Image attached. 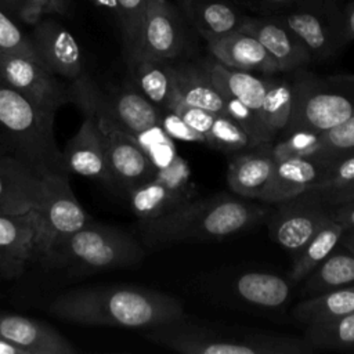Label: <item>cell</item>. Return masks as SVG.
Masks as SVG:
<instances>
[{
    "label": "cell",
    "mask_w": 354,
    "mask_h": 354,
    "mask_svg": "<svg viewBox=\"0 0 354 354\" xmlns=\"http://www.w3.org/2000/svg\"><path fill=\"white\" fill-rule=\"evenodd\" d=\"M36 221V210L0 214V278H17L35 263Z\"/></svg>",
    "instance_id": "obj_16"
},
{
    "label": "cell",
    "mask_w": 354,
    "mask_h": 354,
    "mask_svg": "<svg viewBox=\"0 0 354 354\" xmlns=\"http://www.w3.org/2000/svg\"><path fill=\"white\" fill-rule=\"evenodd\" d=\"M0 53L24 55L40 62L30 36H26L3 10H0Z\"/></svg>",
    "instance_id": "obj_40"
},
{
    "label": "cell",
    "mask_w": 354,
    "mask_h": 354,
    "mask_svg": "<svg viewBox=\"0 0 354 354\" xmlns=\"http://www.w3.org/2000/svg\"><path fill=\"white\" fill-rule=\"evenodd\" d=\"M94 6H97L98 8L102 10H108V11H113L116 10V0H91Z\"/></svg>",
    "instance_id": "obj_51"
},
{
    "label": "cell",
    "mask_w": 354,
    "mask_h": 354,
    "mask_svg": "<svg viewBox=\"0 0 354 354\" xmlns=\"http://www.w3.org/2000/svg\"><path fill=\"white\" fill-rule=\"evenodd\" d=\"M137 140L155 165L156 170L166 167L177 156L171 137L162 129L160 124L138 134Z\"/></svg>",
    "instance_id": "obj_39"
},
{
    "label": "cell",
    "mask_w": 354,
    "mask_h": 354,
    "mask_svg": "<svg viewBox=\"0 0 354 354\" xmlns=\"http://www.w3.org/2000/svg\"><path fill=\"white\" fill-rule=\"evenodd\" d=\"M329 82L340 84H353L354 86V73H336L326 77Z\"/></svg>",
    "instance_id": "obj_50"
},
{
    "label": "cell",
    "mask_w": 354,
    "mask_h": 354,
    "mask_svg": "<svg viewBox=\"0 0 354 354\" xmlns=\"http://www.w3.org/2000/svg\"><path fill=\"white\" fill-rule=\"evenodd\" d=\"M274 166L271 144L254 147L253 151L243 152L231 160L227 184L238 196L261 199L270 185Z\"/></svg>",
    "instance_id": "obj_21"
},
{
    "label": "cell",
    "mask_w": 354,
    "mask_h": 354,
    "mask_svg": "<svg viewBox=\"0 0 354 354\" xmlns=\"http://www.w3.org/2000/svg\"><path fill=\"white\" fill-rule=\"evenodd\" d=\"M130 207L140 220L159 217L189 201L181 192L170 188L158 178H151L129 191Z\"/></svg>",
    "instance_id": "obj_28"
},
{
    "label": "cell",
    "mask_w": 354,
    "mask_h": 354,
    "mask_svg": "<svg viewBox=\"0 0 354 354\" xmlns=\"http://www.w3.org/2000/svg\"><path fill=\"white\" fill-rule=\"evenodd\" d=\"M277 205L268 220L270 236L293 256L330 218L328 206L307 195Z\"/></svg>",
    "instance_id": "obj_10"
},
{
    "label": "cell",
    "mask_w": 354,
    "mask_h": 354,
    "mask_svg": "<svg viewBox=\"0 0 354 354\" xmlns=\"http://www.w3.org/2000/svg\"><path fill=\"white\" fill-rule=\"evenodd\" d=\"M239 29L252 35L261 43L277 64L279 72H293L313 61L310 53L299 39L270 15H246Z\"/></svg>",
    "instance_id": "obj_17"
},
{
    "label": "cell",
    "mask_w": 354,
    "mask_h": 354,
    "mask_svg": "<svg viewBox=\"0 0 354 354\" xmlns=\"http://www.w3.org/2000/svg\"><path fill=\"white\" fill-rule=\"evenodd\" d=\"M126 61L136 88L156 106L165 109L174 83L171 61L142 54L131 55Z\"/></svg>",
    "instance_id": "obj_25"
},
{
    "label": "cell",
    "mask_w": 354,
    "mask_h": 354,
    "mask_svg": "<svg viewBox=\"0 0 354 354\" xmlns=\"http://www.w3.org/2000/svg\"><path fill=\"white\" fill-rule=\"evenodd\" d=\"M288 28L313 59H326L340 47L337 7H297L270 15Z\"/></svg>",
    "instance_id": "obj_11"
},
{
    "label": "cell",
    "mask_w": 354,
    "mask_h": 354,
    "mask_svg": "<svg viewBox=\"0 0 354 354\" xmlns=\"http://www.w3.org/2000/svg\"><path fill=\"white\" fill-rule=\"evenodd\" d=\"M234 290L246 303L260 308H281L290 299V283L270 272L250 271L241 274L234 282Z\"/></svg>",
    "instance_id": "obj_26"
},
{
    "label": "cell",
    "mask_w": 354,
    "mask_h": 354,
    "mask_svg": "<svg viewBox=\"0 0 354 354\" xmlns=\"http://www.w3.org/2000/svg\"><path fill=\"white\" fill-rule=\"evenodd\" d=\"M292 109V83L267 77V90L259 113V137L261 145L272 144L274 138L285 133Z\"/></svg>",
    "instance_id": "obj_27"
},
{
    "label": "cell",
    "mask_w": 354,
    "mask_h": 354,
    "mask_svg": "<svg viewBox=\"0 0 354 354\" xmlns=\"http://www.w3.org/2000/svg\"><path fill=\"white\" fill-rule=\"evenodd\" d=\"M354 311V283L343 288L308 296L297 303L293 308V315L300 322L310 325L329 318L340 317Z\"/></svg>",
    "instance_id": "obj_30"
},
{
    "label": "cell",
    "mask_w": 354,
    "mask_h": 354,
    "mask_svg": "<svg viewBox=\"0 0 354 354\" xmlns=\"http://www.w3.org/2000/svg\"><path fill=\"white\" fill-rule=\"evenodd\" d=\"M339 243H342V246L346 250H348V252H351L354 254V228L344 230V232L340 236Z\"/></svg>",
    "instance_id": "obj_49"
},
{
    "label": "cell",
    "mask_w": 354,
    "mask_h": 354,
    "mask_svg": "<svg viewBox=\"0 0 354 354\" xmlns=\"http://www.w3.org/2000/svg\"><path fill=\"white\" fill-rule=\"evenodd\" d=\"M339 37L340 46L350 40H354V1L347 4V7L342 11Z\"/></svg>",
    "instance_id": "obj_47"
},
{
    "label": "cell",
    "mask_w": 354,
    "mask_h": 354,
    "mask_svg": "<svg viewBox=\"0 0 354 354\" xmlns=\"http://www.w3.org/2000/svg\"><path fill=\"white\" fill-rule=\"evenodd\" d=\"M47 311L87 326L148 329L185 317L181 301L167 293L130 285H90L55 296Z\"/></svg>",
    "instance_id": "obj_1"
},
{
    "label": "cell",
    "mask_w": 354,
    "mask_h": 354,
    "mask_svg": "<svg viewBox=\"0 0 354 354\" xmlns=\"http://www.w3.org/2000/svg\"><path fill=\"white\" fill-rule=\"evenodd\" d=\"M267 214V207L217 194L189 199L159 217L140 220L138 232L145 246L159 249L188 239L235 235L253 227Z\"/></svg>",
    "instance_id": "obj_2"
},
{
    "label": "cell",
    "mask_w": 354,
    "mask_h": 354,
    "mask_svg": "<svg viewBox=\"0 0 354 354\" xmlns=\"http://www.w3.org/2000/svg\"><path fill=\"white\" fill-rule=\"evenodd\" d=\"M0 354H28V351L10 340L0 337Z\"/></svg>",
    "instance_id": "obj_48"
},
{
    "label": "cell",
    "mask_w": 354,
    "mask_h": 354,
    "mask_svg": "<svg viewBox=\"0 0 354 354\" xmlns=\"http://www.w3.org/2000/svg\"><path fill=\"white\" fill-rule=\"evenodd\" d=\"M142 245L130 234L94 221L62 239L41 263L44 268H62L71 274L126 268L144 259Z\"/></svg>",
    "instance_id": "obj_5"
},
{
    "label": "cell",
    "mask_w": 354,
    "mask_h": 354,
    "mask_svg": "<svg viewBox=\"0 0 354 354\" xmlns=\"http://www.w3.org/2000/svg\"><path fill=\"white\" fill-rule=\"evenodd\" d=\"M84 119L76 134L68 141L64 162L68 173L97 180L108 185H115L108 169L102 136L95 116L90 111H83Z\"/></svg>",
    "instance_id": "obj_15"
},
{
    "label": "cell",
    "mask_w": 354,
    "mask_h": 354,
    "mask_svg": "<svg viewBox=\"0 0 354 354\" xmlns=\"http://www.w3.org/2000/svg\"><path fill=\"white\" fill-rule=\"evenodd\" d=\"M178 8L201 36L239 29L246 17L232 0H178Z\"/></svg>",
    "instance_id": "obj_23"
},
{
    "label": "cell",
    "mask_w": 354,
    "mask_h": 354,
    "mask_svg": "<svg viewBox=\"0 0 354 354\" xmlns=\"http://www.w3.org/2000/svg\"><path fill=\"white\" fill-rule=\"evenodd\" d=\"M0 82L55 112L71 102L69 84L29 57L0 53Z\"/></svg>",
    "instance_id": "obj_9"
},
{
    "label": "cell",
    "mask_w": 354,
    "mask_h": 354,
    "mask_svg": "<svg viewBox=\"0 0 354 354\" xmlns=\"http://www.w3.org/2000/svg\"><path fill=\"white\" fill-rule=\"evenodd\" d=\"M149 342L183 354H311L304 337L279 333L230 330L199 324L185 317L142 329Z\"/></svg>",
    "instance_id": "obj_4"
},
{
    "label": "cell",
    "mask_w": 354,
    "mask_h": 354,
    "mask_svg": "<svg viewBox=\"0 0 354 354\" xmlns=\"http://www.w3.org/2000/svg\"><path fill=\"white\" fill-rule=\"evenodd\" d=\"M330 217L342 224L344 230L354 228V199L328 206Z\"/></svg>",
    "instance_id": "obj_46"
},
{
    "label": "cell",
    "mask_w": 354,
    "mask_h": 354,
    "mask_svg": "<svg viewBox=\"0 0 354 354\" xmlns=\"http://www.w3.org/2000/svg\"><path fill=\"white\" fill-rule=\"evenodd\" d=\"M326 159L321 158H286L275 160L272 177L261 202L281 203L304 192L321 180Z\"/></svg>",
    "instance_id": "obj_20"
},
{
    "label": "cell",
    "mask_w": 354,
    "mask_h": 354,
    "mask_svg": "<svg viewBox=\"0 0 354 354\" xmlns=\"http://www.w3.org/2000/svg\"><path fill=\"white\" fill-rule=\"evenodd\" d=\"M18 0H0V10L4 12H17Z\"/></svg>",
    "instance_id": "obj_52"
},
{
    "label": "cell",
    "mask_w": 354,
    "mask_h": 354,
    "mask_svg": "<svg viewBox=\"0 0 354 354\" xmlns=\"http://www.w3.org/2000/svg\"><path fill=\"white\" fill-rule=\"evenodd\" d=\"M202 37L213 58L228 68L264 75L279 72L261 43L241 29L221 35H202Z\"/></svg>",
    "instance_id": "obj_18"
},
{
    "label": "cell",
    "mask_w": 354,
    "mask_h": 354,
    "mask_svg": "<svg viewBox=\"0 0 354 354\" xmlns=\"http://www.w3.org/2000/svg\"><path fill=\"white\" fill-rule=\"evenodd\" d=\"M155 178L181 192L188 199H192L194 188L189 183V170L187 163L178 155L166 167L158 169Z\"/></svg>",
    "instance_id": "obj_43"
},
{
    "label": "cell",
    "mask_w": 354,
    "mask_h": 354,
    "mask_svg": "<svg viewBox=\"0 0 354 354\" xmlns=\"http://www.w3.org/2000/svg\"><path fill=\"white\" fill-rule=\"evenodd\" d=\"M243 4L260 15H272L297 7H337L335 0H232Z\"/></svg>",
    "instance_id": "obj_42"
},
{
    "label": "cell",
    "mask_w": 354,
    "mask_h": 354,
    "mask_svg": "<svg viewBox=\"0 0 354 354\" xmlns=\"http://www.w3.org/2000/svg\"><path fill=\"white\" fill-rule=\"evenodd\" d=\"M185 41L178 10L169 0H148L136 54L173 61L184 51Z\"/></svg>",
    "instance_id": "obj_12"
},
{
    "label": "cell",
    "mask_w": 354,
    "mask_h": 354,
    "mask_svg": "<svg viewBox=\"0 0 354 354\" xmlns=\"http://www.w3.org/2000/svg\"><path fill=\"white\" fill-rule=\"evenodd\" d=\"M303 281V292L307 296H317L354 283V254L348 250H333Z\"/></svg>",
    "instance_id": "obj_29"
},
{
    "label": "cell",
    "mask_w": 354,
    "mask_h": 354,
    "mask_svg": "<svg viewBox=\"0 0 354 354\" xmlns=\"http://www.w3.org/2000/svg\"><path fill=\"white\" fill-rule=\"evenodd\" d=\"M148 0H116V18L119 22L124 55H134L138 50L141 24Z\"/></svg>",
    "instance_id": "obj_34"
},
{
    "label": "cell",
    "mask_w": 354,
    "mask_h": 354,
    "mask_svg": "<svg viewBox=\"0 0 354 354\" xmlns=\"http://www.w3.org/2000/svg\"><path fill=\"white\" fill-rule=\"evenodd\" d=\"M173 76L185 102L217 115H228L225 98L212 82L203 64H173Z\"/></svg>",
    "instance_id": "obj_24"
},
{
    "label": "cell",
    "mask_w": 354,
    "mask_h": 354,
    "mask_svg": "<svg viewBox=\"0 0 354 354\" xmlns=\"http://www.w3.org/2000/svg\"><path fill=\"white\" fill-rule=\"evenodd\" d=\"M37 212L35 234V263H43L50 252L66 236L90 220L75 196L68 176H55Z\"/></svg>",
    "instance_id": "obj_7"
},
{
    "label": "cell",
    "mask_w": 354,
    "mask_h": 354,
    "mask_svg": "<svg viewBox=\"0 0 354 354\" xmlns=\"http://www.w3.org/2000/svg\"><path fill=\"white\" fill-rule=\"evenodd\" d=\"M68 11L69 0H18L15 14L33 26L46 15H64Z\"/></svg>",
    "instance_id": "obj_41"
},
{
    "label": "cell",
    "mask_w": 354,
    "mask_h": 354,
    "mask_svg": "<svg viewBox=\"0 0 354 354\" xmlns=\"http://www.w3.org/2000/svg\"><path fill=\"white\" fill-rule=\"evenodd\" d=\"M292 82V109L285 134L292 131L324 133L354 115V86L319 79L297 69Z\"/></svg>",
    "instance_id": "obj_6"
},
{
    "label": "cell",
    "mask_w": 354,
    "mask_h": 354,
    "mask_svg": "<svg viewBox=\"0 0 354 354\" xmlns=\"http://www.w3.org/2000/svg\"><path fill=\"white\" fill-rule=\"evenodd\" d=\"M203 66L223 97L241 102L259 122V113L267 90V77L263 79L248 71L228 68L216 59L203 62Z\"/></svg>",
    "instance_id": "obj_22"
},
{
    "label": "cell",
    "mask_w": 354,
    "mask_h": 354,
    "mask_svg": "<svg viewBox=\"0 0 354 354\" xmlns=\"http://www.w3.org/2000/svg\"><path fill=\"white\" fill-rule=\"evenodd\" d=\"M90 112L95 116L100 127L108 169L115 185L129 192L136 185L153 178L156 167L140 145L137 137L120 129L106 115L95 111Z\"/></svg>",
    "instance_id": "obj_8"
},
{
    "label": "cell",
    "mask_w": 354,
    "mask_h": 354,
    "mask_svg": "<svg viewBox=\"0 0 354 354\" xmlns=\"http://www.w3.org/2000/svg\"><path fill=\"white\" fill-rule=\"evenodd\" d=\"M307 343L317 350H353L354 348V311L307 325L304 332Z\"/></svg>",
    "instance_id": "obj_32"
},
{
    "label": "cell",
    "mask_w": 354,
    "mask_h": 354,
    "mask_svg": "<svg viewBox=\"0 0 354 354\" xmlns=\"http://www.w3.org/2000/svg\"><path fill=\"white\" fill-rule=\"evenodd\" d=\"M303 195H307L310 198H314V199L322 202L326 206H330V205H336V203H342V202L354 199V184L347 185V187L340 188V189L329 191V192H318V194L306 192Z\"/></svg>",
    "instance_id": "obj_45"
},
{
    "label": "cell",
    "mask_w": 354,
    "mask_h": 354,
    "mask_svg": "<svg viewBox=\"0 0 354 354\" xmlns=\"http://www.w3.org/2000/svg\"><path fill=\"white\" fill-rule=\"evenodd\" d=\"M319 151V134L313 131H292L271 147L274 160L286 158H314Z\"/></svg>",
    "instance_id": "obj_37"
},
{
    "label": "cell",
    "mask_w": 354,
    "mask_h": 354,
    "mask_svg": "<svg viewBox=\"0 0 354 354\" xmlns=\"http://www.w3.org/2000/svg\"><path fill=\"white\" fill-rule=\"evenodd\" d=\"M166 113L162 112V119H160V126L162 129L171 137L180 141H187V142H203L206 144V137L188 126L184 120H181L176 113L165 111Z\"/></svg>",
    "instance_id": "obj_44"
},
{
    "label": "cell",
    "mask_w": 354,
    "mask_h": 354,
    "mask_svg": "<svg viewBox=\"0 0 354 354\" xmlns=\"http://www.w3.org/2000/svg\"><path fill=\"white\" fill-rule=\"evenodd\" d=\"M28 163L0 153V214L36 210L48 194L51 180Z\"/></svg>",
    "instance_id": "obj_13"
},
{
    "label": "cell",
    "mask_w": 354,
    "mask_h": 354,
    "mask_svg": "<svg viewBox=\"0 0 354 354\" xmlns=\"http://www.w3.org/2000/svg\"><path fill=\"white\" fill-rule=\"evenodd\" d=\"M30 40L40 64L53 75L73 82L83 72V58L77 40L51 18L33 25Z\"/></svg>",
    "instance_id": "obj_14"
},
{
    "label": "cell",
    "mask_w": 354,
    "mask_h": 354,
    "mask_svg": "<svg viewBox=\"0 0 354 354\" xmlns=\"http://www.w3.org/2000/svg\"><path fill=\"white\" fill-rule=\"evenodd\" d=\"M354 152V115L319 134V151L314 158L332 159Z\"/></svg>",
    "instance_id": "obj_35"
},
{
    "label": "cell",
    "mask_w": 354,
    "mask_h": 354,
    "mask_svg": "<svg viewBox=\"0 0 354 354\" xmlns=\"http://www.w3.org/2000/svg\"><path fill=\"white\" fill-rule=\"evenodd\" d=\"M55 113L0 82V153L47 177L69 176L54 136Z\"/></svg>",
    "instance_id": "obj_3"
},
{
    "label": "cell",
    "mask_w": 354,
    "mask_h": 354,
    "mask_svg": "<svg viewBox=\"0 0 354 354\" xmlns=\"http://www.w3.org/2000/svg\"><path fill=\"white\" fill-rule=\"evenodd\" d=\"M206 144L221 151H242L257 147L245 129L228 115H216Z\"/></svg>",
    "instance_id": "obj_33"
},
{
    "label": "cell",
    "mask_w": 354,
    "mask_h": 354,
    "mask_svg": "<svg viewBox=\"0 0 354 354\" xmlns=\"http://www.w3.org/2000/svg\"><path fill=\"white\" fill-rule=\"evenodd\" d=\"M165 111L176 113L181 120H184L188 126L195 129L196 131L202 133L205 137L207 136L213 120L217 113H213L210 111L194 106L188 102H185L181 97V94L177 90L176 83H173V88L170 93V97L167 100Z\"/></svg>",
    "instance_id": "obj_38"
},
{
    "label": "cell",
    "mask_w": 354,
    "mask_h": 354,
    "mask_svg": "<svg viewBox=\"0 0 354 354\" xmlns=\"http://www.w3.org/2000/svg\"><path fill=\"white\" fill-rule=\"evenodd\" d=\"M344 227L332 217L318 230V232L293 256L295 263L290 271L293 282H301L322 260H325L337 246Z\"/></svg>",
    "instance_id": "obj_31"
},
{
    "label": "cell",
    "mask_w": 354,
    "mask_h": 354,
    "mask_svg": "<svg viewBox=\"0 0 354 354\" xmlns=\"http://www.w3.org/2000/svg\"><path fill=\"white\" fill-rule=\"evenodd\" d=\"M0 337H4L28 354H75L76 347L50 324L17 314L0 313Z\"/></svg>",
    "instance_id": "obj_19"
},
{
    "label": "cell",
    "mask_w": 354,
    "mask_h": 354,
    "mask_svg": "<svg viewBox=\"0 0 354 354\" xmlns=\"http://www.w3.org/2000/svg\"><path fill=\"white\" fill-rule=\"evenodd\" d=\"M351 184H354V152L326 159V166L321 180L307 192H329Z\"/></svg>",
    "instance_id": "obj_36"
}]
</instances>
